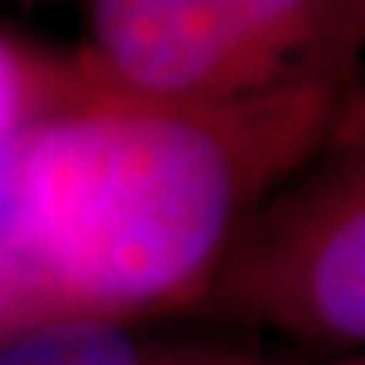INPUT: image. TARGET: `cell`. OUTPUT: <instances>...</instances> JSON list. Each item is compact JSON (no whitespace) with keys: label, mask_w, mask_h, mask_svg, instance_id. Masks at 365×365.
<instances>
[{"label":"cell","mask_w":365,"mask_h":365,"mask_svg":"<svg viewBox=\"0 0 365 365\" xmlns=\"http://www.w3.org/2000/svg\"><path fill=\"white\" fill-rule=\"evenodd\" d=\"M359 102L349 78L220 108L81 102L44 118L4 173L24 331L186 314L244 220L352 129Z\"/></svg>","instance_id":"obj_1"},{"label":"cell","mask_w":365,"mask_h":365,"mask_svg":"<svg viewBox=\"0 0 365 365\" xmlns=\"http://www.w3.org/2000/svg\"><path fill=\"white\" fill-rule=\"evenodd\" d=\"M71 54L81 102L220 108L349 81L359 0H95Z\"/></svg>","instance_id":"obj_2"},{"label":"cell","mask_w":365,"mask_h":365,"mask_svg":"<svg viewBox=\"0 0 365 365\" xmlns=\"http://www.w3.org/2000/svg\"><path fill=\"white\" fill-rule=\"evenodd\" d=\"M186 318L281 331L339 355L365 341V145L345 129L237 230Z\"/></svg>","instance_id":"obj_3"},{"label":"cell","mask_w":365,"mask_h":365,"mask_svg":"<svg viewBox=\"0 0 365 365\" xmlns=\"http://www.w3.org/2000/svg\"><path fill=\"white\" fill-rule=\"evenodd\" d=\"M0 365H312L244 345L159 341L108 318H54L0 341Z\"/></svg>","instance_id":"obj_4"},{"label":"cell","mask_w":365,"mask_h":365,"mask_svg":"<svg viewBox=\"0 0 365 365\" xmlns=\"http://www.w3.org/2000/svg\"><path fill=\"white\" fill-rule=\"evenodd\" d=\"M75 105L81 88L68 58H51L0 31V170L34 125Z\"/></svg>","instance_id":"obj_5"},{"label":"cell","mask_w":365,"mask_h":365,"mask_svg":"<svg viewBox=\"0 0 365 365\" xmlns=\"http://www.w3.org/2000/svg\"><path fill=\"white\" fill-rule=\"evenodd\" d=\"M4 173L0 170V341L14 339L24 331V314H21V301H17V287H14L11 257H7V240H4Z\"/></svg>","instance_id":"obj_6"},{"label":"cell","mask_w":365,"mask_h":365,"mask_svg":"<svg viewBox=\"0 0 365 365\" xmlns=\"http://www.w3.org/2000/svg\"><path fill=\"white\" fill-rule=\"evenodd\" d=\"M322 365H362V355H341L339 362H322Z\"/></svg>","instance_id":"obj_7"}]
</instances>
